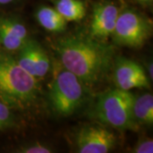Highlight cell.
<instances>
[{
	"instance_id": "1",
	"label": "cell",
	"mask_w": 153,
	"mask_h": 153,
	"mask_svg": "<svg viewBox=\"0 0 153 153\" xmlns=\"http://www.w3.org/2000/svg\"><path fill=\"white\" fill-rule=\"evenodd\" d=\"M56 50L62 66L86 86L101 82L113 64L112 47L93 38L71 36L61 38Z\"/></svg>"
},
{
	"instance_id": "2",
	"label": "cell",
	"mask_w": 153,
	"mask_h": 153,
	"mask_svg": "<svg viewBox=\"0 0 153 153\" xmlns=\"http://www.w3.org/2000/svg\"><path fill=\"white\" fill-rule=\"evenodd\" d=\"M35 78L18 64L16 57L0 53V100L10 107L25 109L38 95Z\"/></svg>"
},
{
	"instance_id": "3",
	"label": "cell",
	"mask_w": 153,
	"mask_h": 153,
	"mask_svg": "<svg viewBox=\"0 0 153 153\" xmlns=\"http://www.w3.org/2000/svg\"><path fill=\"white\" fill-rule=\"evenodd\" d=\"M134 95L128 90L115 88L101 94L94 106L99 120L121 130L134 129L136 123L133 116Z\"/></svg>"
},
{
	"instance_id": "4",
	"label": "cell",
	"mask_w": 153,
	"mask_h": 153,
	"mask_svg": "<svg viewBox=\"0 0 153 153\" xmlns=\"http://www.w3.org/2000/svg\"><path fill=\"white\" fill-rule=\"evenodd\" d=\"M85 87L76 75L64 66L59 69L49 85V102L53 111L61 117L73 114L84 101Z\"/></svg>"
},
{
	"instance_id": "5",
	"label": "cell",
	"mask_w": 153,
	"mask_h": 153,
	"mask_svg": "<svg viewBox=\"0 0 153 153\" xmlns=\"http://www.w3.org/2000/svg\"><path fill=\"white\" fill-rule=\"evenodd\" d=\"M152 25L147 18L136 11L128 10L119 13L112 37L119 45L140 48L152 35Z\"/></svg>"
},
{
	"instance_id": "6",
	"label": "cell",
	"mask_w": 153,
	"mask_h": 153,
	"mask_svg": "<svg viewBox=\"0 0 153 153\" xmlns=\"http://www.w3.org/2000/svg\"><path fill=\"white\" fill-rule=\"evenodd\" d=\"M76 147L80 153H106L115 147L117 137L112 131L99 125L85 126L76 134Z\"/></svg>"
},
{
	"instance_id": "7",
	"label": "cell",
	"mask_w": 153,
	"mask_h": 153,
	"mask_svg": "<svg viewBox=\"0 0 153 153\" xmlns=\"http://www.w3.org/2000/svg\"><path fill=\"white\" fill-rule=\"evenodd\" d=\"M16 60L29 74L35 78L44 76L50 69V60L44 49L34 41L27 39L17 50Z\"/></svg>"
},
{
	"instance_id": "8",
	"label": "cell",
	"mask_w": 153,
	"mask_h": 153,
	"mask_svg": "<svg viewBox=\"0 0 153 153\" xmlns=\"http://www.w3.org/2000/svg\"><path fill=\"white\" fill-rule=\"evenodd\" d=\"M114 78L117 88L123 90L150 88L149 78L142 66L134 60L125 58L117 60Z\"/></svg>"
},
{
	"instance_id": "9",
	"label": "cell",
	"mask_w": 153,
	"mask_h": 153,
	"mask_svg": "<svg viewBox=\"0 0 153 153\" xmlns=\"http://www.w3.org/2000/svg\"><path fill=\"white\" fill-rule=\"evenodd\" d=\"M119 13L117 5L111 2L96 4L94 7L90 26L91 38L101 41L111 36Z\"/></svg>"
},
{
	"instance_id": "10",
	"label": "cell",
	"mask_w": 153,
	"mask_h": 153,
	"mask_svg": "<svg viewBox=\"0 0 153 153\" xmlns=\"http://www.w3.org/2000/svg\"><path fill=\"white\" fill-rule=\"evenodd\" d=\"M27 39V30L22 22L0 16V44L6 50L17 51Z\"/></svg>"
},
{
	"instance_id": "11",
	"label": "cell",
	"mask_w": 153,
	"mask_h": 153,
	"mask_svg": "<svg viewBox=\"0 0 153 153\" xmlns=\"http://www.w3.org/2000/svg\"><path fill=\"white\" fill-rule=\"evenodd\" d=\"M133 116L136 123L143 125H152L153 96L146 93L139 97H134L133 103Z\"/></svg>"
},
{
	"instance_id": "12",
	"label": "cell",
	"mask_w": 153,
	"mask_h": 153,
	"mask_svg": "<svg viewBox=\"0 0 153 153\" xmlns=\"http://www.w3.org/2000/svg\"><path fill=\"white\" fill-rule=\"evenodd\" d=\"M38 23L47 31L59 33L65 30L66 21L55 9L41 7L37 12Z\"/></svg>"
},
{
	"instance_id": "13",
	"label": "cell",
	"mask_w": 153,
	"mask_h": 153,
	"mask_svg": "<svg viewBox=\"0 0 153 153\" xmlns=\"http://www.w3.org/2000/svg\"><path fill=\"white\" fill-rule=\"evenodd\" d=\"M55 10L66 22H78L86 15L85 5L80 0H57Z\"/></svg>"
},
{
	"instance_id": "14",
	"label": "cell",
	"mask_w": 153,
	"mask_h": 153,
	"mask_svg": "<svg viewBox=\"0 0 153 153\" xmlns=\"http://www.w3.org/2000/svg\"><path fill=\"white\" fill-rule=\"evenodd\" d=\"M8 105L0 100V130L10 127L14 123V115Z\"/></svg>"
},
{
	"instance_id": "15",
	"label": "cell",
	"mask_w": 153,
	"mask_h": 153,
	"mask_svg": "<svg viewBox=\"0 0 153 153\" xmlns=\"http://www.w3.org/2000/svg\"><path fill=\"white\" fill-rule=\"evenodd\" d=\"M134 152L136 153H152L153 141L152 139L143 140L138 143L137 146L134 148Z\"/></svg>"
},
{
	"instance_id": "16",
	"label": "cell",
	"mask_w": 153,
	"mask_h": 153,
	"mask_svg": "<svg viewBox=\"0 0 153 153\" xmlns=\"http://www.w3.org/2000/svg\"><path fill=\"white\" fill-rule=\"evenodd\" d=\"M20 152L22 153H50L52 151L49 147L45 146L44 145H39V144H34L31 145L29 146L22 148Z\"/></svg>"
},
{
	"instance_id": "17",
	"label": "cell",
	"mask_w": 153,
	"mask_h": 153,
	"mask_svg": "<svg viewBox=\"0 0 153 153\" xmlns=\"http://www.w3.org/2000/svg\"><path fill=\"white\" fill-rule=\"evenodd\" d=\"M14 0H0V4H8Z\"/></svg>"
},
{
	"instance_id": "18",
	"label": "cell",
	"mask_w": 153,
	"mask_h": 153,
	"mask_svg": "<svg viewBox=\"0 0 153 153\" xmlns=\"http://www.w3.org/2000/svg\"><path fill=\"white\" fill-rule=\"evenodd\" d=\"M138 1L142 2V3H150V2H152V0H138Z\"/></svg>"
}]
</instances>
